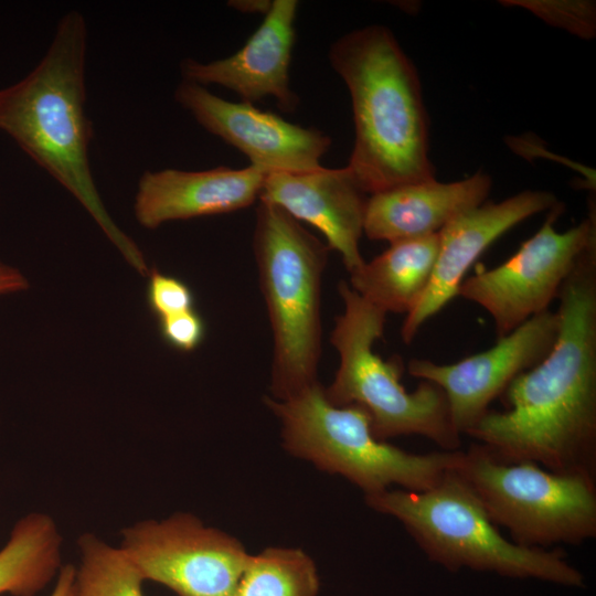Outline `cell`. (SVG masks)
<instances>
[{
  "instance_id": "6da1fadb",
  "label": "cell",
  "mask_w": 596,
  "mask_h": 596,
  "mask_svg": "<svg viewBox=\"0 0 596 596\" xmlns=\"http://www.w3.org/2000/svg\"><path fill=\"white\" fill-rule=\"evenodd\" d=\"M557 299L553 348L507 387L505 408L489 409L467 436L501 461L595 476L596 245L577 260Z\"/></svg>"
},
{
  "instance_id": "7a4b0ae2",
  "label": "cell",
  "mask_w": 596,
  "mask_h": 596,
  "mask_svg": "<svg viewBox=\"0 0 596 596\" xmlns=\"http://www.w3.org/2000/svg\"><path fill=\"white\" fill-rule=\"evenodd\" d=\"M86 44L84 17L77 11L64 14L41 62L22 81L0 91V129L81 202L137 272L148 275L141 251L108 214L92 175Z\"/></svg>"
},
{
  "instance_id": "3957f363",
  "label": "cell",
  "mask_w": 596,
  "mask_h": 596,
  "mask_svg": "<svg viewBox=\"0 0 596 596\" xmlns=\"http://www.w3.org/2000/svg\"><path fill=\"white\" fill-rule=\"evenodd\" d=\"M329 61L351 97L355 139L348 168L368 194L435 179L418 74L384 25L336 40Z\"/></svg>"
},
{
  "instance_id": "277c9868",
  "label": "cell",
  "mask_w": 596,
  "mask_h": 596,
  "mask_svg": "<svg viewBox=\"0 0 596 596\" xmlns=\"http://www.w3.org/2000/svg\"><path fill=\"white\" fill-rule=\"evenodd\" d=\"M455 468L424 491L387 489L365 496V502L398 520L426 556L449 571L470 568L564 586L584 585L582 573L561 550L523 547L504 538Z\"/></svg>"
},
{
  "instance_id": "5b68a950",
  "label": "cell",
  "mask_w": 596,
  "mask_h": 596,
  "mask_svg": "<svg viewBox=\"0 0 596 596\" xmlns=\"http://www.w3.org/2000/svg\"><path fill=\"white\" fill-rule=\"evenodd\" d=\"M253 251L273 336L272 398L286 400L318 382L330 248L283 207L259 200Z\"/></svg>"
},
{
  "instance_id": "8992f818",
  "label": "cell",
  "mask_w": 596,
  "mask_h": 596,
  "mask_svg": "<svg viewBox=\"0 0 596 596\" xmlns=\"http://www.w3.org/2000/svg\"><path fill=\"white\" fill-rule=\"evenodd\" d=\"M265 403L278 417L284 447L290 454L345 477L365 496L393 485L424 491L460 458L461 449L412 454L377 439L363 407L333 405L319 382L286 400L266 397Z\"/></svg>"
},
{
  "instance_id": "52a82bcc",
  "label": "cell",
  "mask_w": 596,
  "mask_h": 596,
  "mask_svg": "<svg viewBox=\"0 0 596 596\" xmlns=\"http://www.w3.org/2000/svg\"><path fill=\"white\" fill-rule=\"evenodd\" d=\"M343 311L336 318L330 343L339 354L333 382L326 397L337 406L359 405L371 418L373 435L380 440L419 435L441 450L461 449L444 391L422 380L407 392L401 383L400 359L383 360L373 345L384 331L386 315L355 292L348 281L338 286Z\"/></svg>"
},
{
  "instance_id": "ba28073f",
  "label": "cell",
  "mask_w": 596,
  "mask_h": 596,
  "mask_svg": "<svg viewBox=\"0 0 596 596\" xmlns=\"http://www.w3.org/2000/svg\"><path fill=\"white\" fill-rule=\"evenodd\" d=\"M455 469L491 521L520 546L581 545L596 536L593 475L551 471L532 461H501L478 443L461 449Z\"/></svg>"
},
{
  "instance_id": "9c48e42d",
  "label": "cell",
  "mask_w": 596,
  "mask_h": 596,
  "mask_svg": "<svg viewBox=\"0 0 596 596\" xmlns=\"http://www.w3.org/2000/svg\"><path fill=\"white\" fill-rule=\"evenodd\" d=\"M550 210L540 230L499 266L464 279L458 295L491 317L497 339L549 310L582 255L596 245L595 210L565 232L554 228L562 212Z\"/></svg>"
},
{
  "instance_id": "30bf717a",
  "label": "cell",
  "mask_w": 596,
  "mask_h": 596,
  "mask_svg": "<svg viewBox=\"0 0 596 596\" xmlns=\"http://www.w3.org/2000/svg\"><path fill=\"white\" fill-rule=\"evenodd\" d=\"M120 534L119 547L143 581L178 596H234L249 556L236 539L190 513L138 521Z\"/></svg>"
},
{
  "instance_id": "8fae6325",
  "label": "cell",
  "mask_w": 596,
  "mask_h": 596,
  "mask_svg": "<svg viewBox=\"0 0 596 596\" xmlns=\"http://www.w3.org/2000/svg\"><path fill=\"white\" fill-rule=\"evenodd\" d=\"M558 328L557 312L549 309L499 338L486 351L451 364L412 359L407 370L412 376L433 382L444 391L455 429L460 436L467 435L515 377L549 354Z\"/></svg>"
},
{
  "instance_id": "7c38bea8",
  "label": "cell",
  "mask_w": 596,
  "mask_h": 596,
  "mask_svg": "<svg viewBox=\"0 0 596 596\" xmlns=\"http://www.w3.org/2000/svg\"><path fill=\"white\" fill-rule=\"evenodd\" d=\"M175 102L209 132L243 152L262 171L299 173L321 168L331 147L323 131L285 120L253 104L231 102L206 87L181 82Z\"/></svg>"
},
{
  "instance_id": "4fadbf2b",
  "label": "cell",
  "mask_w": 596,
  "mask_h": 596,
  "mask_svg": "<svg viewBox=\"0 0 596 596\" xmlns=\"http://www.w3.org/2000/svg\"><path fill=\"white\" fill-rule=\"evenodd\" d=\"M557 204L551 192L525 190L500 202H483L448 222L438 233V254L429 284L403 322V342L411 343L421 328L458 295L468 269L494 241Z\"/></svg>"
},
{
  "instance_id": "5bb4252c",
  "label": "cell",
  "mask_w": 596,
  "mask_h": 596,
  "mask_svg": "<svg viewBox=\"0 0 596 596\" xmlns=\"http://www.w3.org/2000/svg\"><path fill=\"white\" fill-rule=\"evenodd\" d=\"M298 7L297 0H273L260 25L233 55L209 63L184 58L183 81L223 86L253 105L273 97L281 111L294 113L300 99L290 87L289 68Z\"/></svg>"
},
{
  "instance_id": "9a60e30c",
  "label": "cell",
  "mask_w": 596,
  "mask_h": 596,
  "mask_svg": "<svg viewBox=\"0 0 596 596\" xmlns=\"http://www.w3.org/2000/svg\"><path fill=\"white\" fill-rule=\"evenodd\" d=\"M368 199L348 167L268 173L259 196L318 228L327 246L339 253L349 274L365 262L359 244L364 234Z\"/></svg>"
},
{
  "instance_id": "2e32d148",
  "label": "cell",
  "mask_w": 596,
  "mask_h": 596,
  "mask_svg": "<svg viewBox=\"0 0 596 596\" xmlns=\"http://www.w3.org/2000/svg\"><path fill=\"white\" fill-rule=\"evenodd\" d=\"M267 173L248 166L203 171H145L138 182L135 216L146 228L177 220L238 211L252 205Z\"/></svg>"
},
{
  "instance_id": "e0dca14e",
  "label": "cell",
  "mask_w": 596,
  "mask_h": 596,
  "mask_svg": "<svg viewBox=\"0 0 596 596\" xmlns=\"http://www.w3.org/2000/svg\"><path fill=\"white\" fill-rule=\"evenodd\" d=\"M490 189V177L478 171L460 181L430 179L371 194L364 234L389 243L437 234L458 214L486 202Z\"/></svg>"
},
{
  "instance_id": "ac0fdd59",
  "label": "cell",
  "mask_w": 596,
  "mask_h": 596,
  "mask_svg": "<svg viewBox=\"0 0 596 596\" xmlns=\"http://www.w3.org/2000/svg\"><path fill=\"white\" fill-rule=\"evenodd\" d=\"M439 235L401 240L350 274L349 285L387 312L409 313L425 292L436 263Z\"/></svg>"
},
{
  "instance_id": "d6986e66",
  "label": "cell",
  "mask_w": 596,
  "mask_h": 596,
  "mask_svg": "<svg viewBox=\"0 0 596 596\" xmlns=\"http://www.w3.org/2000/svg\"><path fill=\"white\" fill-rule=\"evenodd\" d=\"M63 536L52 517L31 512L15 522L0 550V595L34 596L62 567Z\"/></svg>"
},
{
  "instance_id": "ffe728a7",
  "label": "cell",
  "mask_w": 596,
  "mask_h": 596,
  "mask_svg": "<svg viewBox=\"0 0 596 596\" xmlns=\"http://www.w3.org/2000/svg\"><path fill=\"white\" fill-rule=\"evenodd\" d=\"M312 560L299 549L268 547L249 555L234 596H317Z\"/></svg>"
},
{
  "instance_id": "44dd1931",
  "label": "cell",
  "mask_w": 596,
  "mask_h": 596,
  "mask_svg": "<svg viewBox=\"0 0 596 596\" xmlns=\"http://www.w3.org/2000/svg\"><path fill=\"white\" fill-rule=\"evenodd\" d=\"M77 546V596H143V578L119 546L93 533L82 534Z\"/></svg>"
},
{
  "instance_id": "7402d4cb",
  "label": "cell",
  "mask_w": 596,
  "mask_h": 596,
  "mask_svg": "<svg viewBox=\"0 0 596 596\" xmlns=\"http://www.w3.org/2000/svg\"><path fill=\"white\" fill-rule=\"evenodd\" d=\"M146 301L158 319L194 309V295L181 279L152 268L148 273Z\"/></svg>"
},
{
  "instance_id": "603a6c76",
  "label": "cell",
  "mask_w": 596,
  "mask_h": 596,
  "mask_svg": "<svg viewBox=\"0 0 596 596\" xmlns=\"http://www.w3.org/2000/svg\"><path fill=\"white\" fill-rule=\"evenodd\" d=\"M158 321L162 340L178 351H194L204 340L205 322L195 309L158 319Z\"/></svg>"
},
{
  "instance_id": "cb8c5ba5",
  "label": "cell",
  "mask_w": 596,
  "mask_h": 596,
  "mask_svg": "<svg viewBox=\"0 0 596 596\" xmlns=\"http://www.w3.org/2000/svg\"><path fill=\"white\" fill-rule=\"evenodd\" d=\"M528 7L550 23L582 36H590L594 33L595 12L586 2H538Z\"/></svg>"
},
{
  "instance_id": "d4e9b609",
  "label": "cell",
  "mask_w": 596,
  "mask_h": 596,
  "mask_svg": "<svg viewBox=\"0 0 596 596\" xmlns=\"http://www.w3.org/2000/svg\"><path fill=\"white\" fill-rule=\"evenodd\" d=\"M26 278L15 268L0 262V295L28 289Z\"/></svg>"
},
{
  "instance_id": "484cf974",
  "label": "cell",
  "mask_w": 596,
  "mask_h": 596,
  "mask_svg": "<svg viewBox=\"0 0 596 596\" xmlns=\"http://www.w3.org/2000/svg\"><path fill=\"white\" fill-rule=\"evenodd\" d=\"M50 596H76V566L62 565Z\"/></svg>"
},
{
  "instance_id": "4316f807",
  "label": "cell",
  "mask_w": 596,
  "mask_h": 596,
  "mask_svg": "<svg viewBox=\"0 0 596 596\" xmlns=\"http://www.w3.org/2000/svg\"><path fill=\"white\" fill-rule=\"evenodd\" d=\"M273 0H231L227 6L242 13L266 15Z\"/></svg>"
},
{
  "instance_id": "83f0119b",
  "label": "cell",
  "mask_w": 596,
  "mask_h": 596,
  "mask_svg": "<svg viewBox=\"0 0 596 596\" xmlns=\"http://www.w3.org/2000/svg\"><path fill=\"white\" fill-rule=\"evenodd\" d=\"M76 596H77V594H76Z\"/></svg>"
}]
</instances>
